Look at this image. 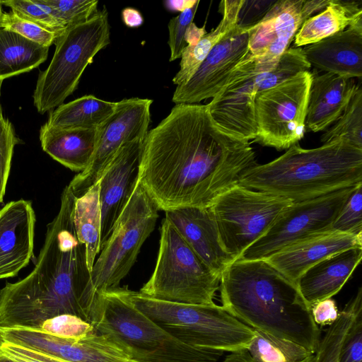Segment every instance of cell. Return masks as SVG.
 Here are the masks:
<instances>
[{"mask_svg":"<svg viewBox=\"0 0 362 362\" xmlns=\"http://www.w3.org/2000/svg\"><path fill=\"white\" fill-rule=\"evenodd\" d=\"M256 164L250 142L220 132L206 105L177 104L144 139L139 182L159 210L208 208Z\"/></svg>","mask_w":362,"mask_h":362,"instance_id":"cell-1","label":"cell"},{"mask_svg":"<svg viewBox=\"0 0 362 362\" xmlns=\"http://www.w3.org/2000/svg\"><path fill=\"white\" fill-rule=\"evenodd\" d=\"M74 199L66 186L34 269L0 290L1 329L37 330L45 320L64 314L90 323L95 296L86 247L74 226Z\"/></svg>","mask_w":362,"mask_h":362,"instance_id":"cell-2","label":"cell"},{"mask_svg":"<svg viewBox=\"0 0 362 362\" xmlns=\"http://www.w3.org/2000/svg\"><path fill=\"white\" fill-rule=\"evenodd\" d=\"M222 306L253 329L315 354L320 329L297 286L264 259H237L221 272Z\"/></svg>","mask_w":362,"mask_h":362,"instance_id":"cell-3","label":"cell"},{"mask_svg":"<svg viewBox=\"0 0 362 362\" xmlns=\"http://www.w3.org/2000/svg\"><path fill=\"white\" fill-rule=\"evenodd\" d=\"M238 183L293 202L312 199L361 184L362 150L344 139L310 149L296 144L276 159L247 170Z\"/></svg>","mask_w":362,"mask_h":362,"instance_id":"cell-4","label":"cell"},{"mask_svg":"<svg viewBox=\"0 0 362 362\" xmlns=\"http://www.w3.org/2000/svg\"><path fill=\"white\" fill-rule=\"evenodd\" d=\"M90 324L132 354L138 362H218L223 352L197 349L175 339L136 308L125 288L98 295Z\"/></svg>","mask_w":362,"mask_h":362,"instance_id":"cell-5","label":"cell"},{"mask_svg":"<svg viewBox=\"0 0 362 362\" xmlns=\"http://www.w3.org/2000/svg\"><path fill=\"white\" fill-rule=\"evenodd\" d=\"M134 306L180 342L192 347L235 352L247 349L255 330L222 305L158 300L125 288Z\"/></svg>","mask_w":362,"mask_h":362,"instance_id":"cell-6","label":"cell"},{"mask_svg":"<svg viewBox=\"0 0 362 362\" xmlns=\"http://www.w3.org/2000/svg\"><path fill=\"white\" fill-rule=\"evenodd\" d=\"M110 28L104 7L88 21L67 28L57 37L51 62L40 72L34 90L33 103L40 114L63 104L76 90L85 69L110 43Z\"/></svg>","mask_w":362,"mask_h":362,"instance_id":"cell-7","label":"cell"},{"mask_svg":"<svg viewBox=\"0 0 362 362\" xmlns=\"http://www.w3.org/2000/svg\"><path fill=\"white\" fill-rule=\"evenodd\" d=\"M220 277L165 218L153 272L139 292L150 298L174 303L213 304Z\"/></svg>","mask_w":362,"mask_h":362,"instance_id":"cell-8","label":"cell"},{"mask_svg":"<svg viewBox=\"0 0 362 362\" xmlns=\"http://www.w3.org/2000/svg\"><path fill=\"white\" fill-rule=\"evenodd\" d=\"M158 211L139 182L93 266L91 281L95 300L100 293L118 288L128 274L155 228Z\"/></svg>","mask_w":362,"mask_h":362,"instance_id":"cell-9","label":"cell"},{"mask_svg":"<svg viewBox=\"0 0 362 362\" xmlns=\"http://www.w3.org/2000/svg\"><path fill=\"white\" fill-rule=\"evenodd\" d=\"M292 202L237 183L217 197L209 209L220 241L234 262L264 235Z\"/></svg>","mask_w":362,"mask_h":362,"instance_id":"cell-10","label":"cell"},{"mask_svg":"<svg viewBox=\"0 0 362 362\" xmlns=\"http://www.w3.org/2000/svg\"><path fill=\"white\" fill-rule=\"evenodd\" d=\"M311 81V72L302 71L256 94L255 142L279 151L298 143L306 130Z\"/></svg>","mask_w":362,"mask_h":362,"instance_id":"cell-11","label":"cell"},{"mask_svg":"<svg viewBox=\"0 0 362 362\" xmlns=\"http://www.w3.org/2000/svg\"><path fill=\"white\" fill-rule=\"evenodd\" d=\"M355 187L312 199L292 202L264 235L247 248L238 259H264L294 242L330 230L334 218Z\"/></svg>","mask_w":362,"mask_h":362,"instance_id":"cell-12","label":"cell"},{"mask_svg":"<svg viewBox=\"0 0 362 362\" xmlns=\"http://www.w3.org/2000/svg\"><path fill=\"white\" fill-rule=\"evenodd\" d=\"M153 100L132 98L116 102L113 113L98 127V139L90 163L67 185L80 197L100 179L107 165L126 144L144 139L151 121Z\"/></svg>","mask_w":362,"mask_h":362,"instance_id":"cell-13","label":"cell"},{"mask_svg":"<svg viewBox=\"0 0 362 362\" xmlns=\"http://www.w3.org/2000/svg\"><path fill=\"white\" fill-rule=\"evenodd\" d=\"M330 0H278L264 18L248 29V52L265 72L277 65L303 23Z\"/></svg>","mask_w":362,"mask_h":362,"instance_id":"cell-14","label":"cell"},{"mask_svg":"<svg viewBox=\"0 0 362 362\" xmlns=\"http://www.w3.org/2000/svg\"><path fill=\"white\" fill-rule=\"evenodd\" d=\"M259 74L247 53L225 86L206 105L213 122L222 133L243 141L255 139V98Z\"/></svg>","mask_w":362,"mask_h":362,"instance_id":"cell-15","label":"cell"},{"mask_svg":"<svg viewBox=\"0 0 362 362\" xmlns=\"http://www.w3.org/2000/svg\"><path fill=\"white\" fill-rule=\"evenodd\" d=\"M248 29L238 24L211 49L192 78L177 86L173 102L197 104L213 98L225 86L238 63L248 52Z\"/></svg>","mask_w":362,"mask_h":362,"instance_id":"cell-16","label":"cell"},{"mask_svg":"<svg viewBox=\"0 0 362 362\" xmlns=\"http://www.w3.org/2000/svg\"><path fill=\"white\" fill-rule=\"evenodd\" d=\"M5 341L28 347L66 362H138L111 337L91 333L81 339H66L40 331L2 329Z\"/></svg>","mask_w":362,"mask_h":362,"instance_id":"cell-17","label":"cell"},{"mask_svg":"<svg viewBox=\"0 0 362 362\" xmlns=\"http://www.w3.org/2000/svg\"><path fill=\"white\" fill-rule=\"evenodd\" d=\"M144 141L137 139L124 145L107 165L99 180L100 250L139 182Z\"/></svg>","mask_w":362,"mask_h":362,"instance_id":"cell-18","label":"cell"},{"mask_svg":"<svg viewBox=\"0 0 362 362\" xmlns=\"http://www.w3.org/2000/svg\"><path fill=\"white\" fill-rule=\"evenodd\" d=\"M355 247L362 248V235L330 229L294 242L264 260L296 285L303 274L315 264Z\"/></svg>","mask_w":362,"mask_h":362,"instance_id":"cell-19","label":"cell"},{"mask_svg":"<svg viewBox=\"0 0 362 362\" xmlns=\"http://www.w3.org/2000/svg\"><path fill=\"white\" fill-rule=\"evenodd\" d=\"M35 214L32 202L18 199L0 209V279L13 277L33 255Z\"/></svg>","mask_w":362,"mask_h":362,"instance_id":"cell-20","label":"cell"},{"mask_svg":"<svg viewBox=\"0 0 362 362\" xmlns=\"http://www.w3.org/2000/svg\"><path fill=\"white\" fill-rule=\"evenodd\" d=\"M198 257L221 276L233 262L224 250L208 208L187 207L165 211V217Z\"/></svg>","mask_w":362,"mask_h":362,"instance_id":"cell-21","label":"cell"},{"mask_svg":"<svg viewBox=\"0 0 362 362\" xmlns=\"http://www.w3.org/2000/svg\"><path fill=\"white\" fill-rule=\"evenodd\" d=\"M315 69L343 77L362 76V20L344 30L302 47Z\"/></svg>","mask_w":362,"mask_h":362,"instance_id":"cell-22","label":"cell"},{"mask_svg":"<svg viewBox=\"0 0 362 362\" xmlns=\"http://www.w3.org/2000/svg\"><path fill=\"white\" fill-rule=\"evenodd\" d=\"M305 117V129L325 131L344 112L358 84L355 78L337 74H317L314 69Z\"/></svg>","mask_w":362,"mask_h":362,"instance_id":"cell-23","label":"cell"},{"mask_svg":"<svg viewBox=\"0 0 362 362\" xmlns=\"http://www.w3.org/2000/svg\"><path fill=\"white\" fill-rule=\"evenodd\" d=\"M361 259L362 248H351L329 257L305 271L296 286L309 308L336 295Z\"/></svg>","mask_w":362,"mask_h":362,"instance_id":"cell-24","label":"cell"},{"mask_svg":"<svg viewBox=\"0 0 362 362\" xmlns=\"http://www.w3.org/2000/svg\"><path fill=\"white\" fill-rule=\"evenodd\" d=\"M98 127L59 129L48 127L45 123L40 130L41 147L54 160L73 171L81 173L88 167L92 160L97 144Z\"/></svg>","mask_w":362,"mask_h":362,"instance_id":"cell-25","label":"cell"},{"mask_svg":"<svg viewBox=\"0 0 362 362\" xmlns=\"http://www.w3.org/2000/svg\"><path fill=\"white\" fill-rule=\"evenodd\" d=\"M362 20V8L356 1L330 0L319 13L308 18L294 37V47H302L341 32Z\"/></svg>","mask_w":362,"mask_h":362,"instance_id":"cell-26","label":"cell"},{"mask_svg":"<svg viewBox=\"0 0 362 362\" xmlns=\"http://www.w3.org/2000/svg\"><path fill=\"white\" fill-rule=\"evenodd\" d=\"M243 0H224L220 2L222 18L218 25L206 33L194 45H187L181 55L180 69L173 78L175 85L186 83L197 71L213 47L238 24Z\"/></svg>","mask_w":362,"mask_h":362,"instance_id":"cell-27","label":"cell"},{"mask_svg":"<svg viewBox=\"0 0 362 362\" xmlns=\"http://www.w3.org/2000/svg\"><path fill=\"white\" fill-rule=\"evenodd\" d=\"M49 47L0 28V81L30 71L47 58Z\"/></svg>","mask_w":362,"mask_h":362,"instance_id":"cell-28","label":"cell"},{"mask_svg":"<svg viewBox=\"0 0 362 362\" xmlns=\"http://www.w3.org/2000/svg\"><path fill=\"white\" fill-rule=\"evenodd\" d=\"M115 107L116 103L83 95L50 112L45 124L59 129L96 128L113 113Z\"/></svg>","mask_w":362,"mask_h":362,"instance_id":"cell-29","label":"cell"},{"mask_svg":"<svg viewBox=\"0 0 362 362\" xmlns=\"http://www.w3.org/2000/svg\"><path fill=\"white\" fill-rule=\"evenodd\" d=\"M72 216L78 239L85 245L88 265L91 272L95 257L100 252L101 211L99 181L83 195L75 197Z\"/></svg>","mask_w":362,"mask_h":362,"instance_id":"cell-30","label":"cell"},{"mask_svg":"<svg viewBox=\"0 0 362 362\" xmlns=\"http://www.w3.org/2000/svg\"><path fill=\"white\" fill-rule=\"evenodd\" d=\"M254 330L247 349L256 362H302L314 354L293 341Z\"/></svg>","mask_w":362,"mask_h":362,"instance_id":"cell-31","label":"cell"},{"mask_svg":"<svg viewBox=\"0 0 362 362\" xmlns=\"http://www.w3.org/2000/svg\"><path fill=\"white\" fill-rule=\"evenodd\" d=\"M362 308V288L339 311L337 320L329 325L314 354L313 362H337L341 346L356 313Z\"/></svg>","mask_w":362,"mask_h":362,"instance_id":"cell-32","label":"cell"},{"mask_svg":"<svg viewBox=\"0 0 362 362\" xmlns=\"http://www.w3.org/2000/svg\"><path fill=\"white\" fill-rule=\"evenodd\" d=\"M344 139L362 150V89L358 86L344 112L321 136L323 144Z\"/></svg>","mask_w":362,"mask_h":362,"instance_id":"cell-33","label":"cell"},{"mask_svg":"<svg viewBox=\"0 0 362 362\" xmlns=\"http://www.w3.org/2000/svg\"><path fill=\"white\" fill-rule=\"evenodd\" d=\"M1 3L20 17L35 23L58 36L66 29L61 21L50 13L47 6L40 0H8L1 1Z\"/></svg>","mask_w":362,"mask_h":362,"instance_id":"cell-34","label":"cell"},{"mask_svg":"<svg viewBox=\"0 0 362 362\" xmlns=\"http://www.w3.org/2000/svg\"><path fill=\"white\" fill-rule=\"evenodd\" d=\"M67 28L83 23L98 11L96 0H41Z\"/></svg>","mask_w":362,"mask_h":362,"instance_id":"cell-35","label":"cell"},{"mask_svg":"<svg viewBox=\"0 0 362 362\" xmlns=\"http://www.w3.org/2000/svg\"><path fill=\"white\" fill-rule=\"evenodd\" d=\"M66 339H81L95 332L93 326L73 315L64 314L45 320L37 329Z\"/></svg>","mask_w":362,"mask_h":362,"instance_id":"cell-36","label":"cell"},{"mask_svg":"<svg viewBox=\"0 0 362 362\" xmlns=\"http://www.w3.org/2000/svg\"><path fill=\"white\" fill-rule=\"evenodd\" d=\"M362 183L356 185L334 218L331 228L342 233L362 235Z\"/></svg>","mask_w":362,"mask_h":362,"instance_id":"cell-37","label":"cell"},{"mask_svg":"<svg viewBox=\"0 0 362 362\" xmlns=\"http://www.w3.org/2000/svg\"><path fill=\"white\" fill-rule=\"evenodd\" d=\"M1 28L19 34L40 45L49 47L58 35L39 25L23 18L11 11L5 13Z\"/></svg>","mask_w":362,"mask_h":362,"instance_id":"cell-38","label":"cell"},{"mask_svg":"<svg viewBox=\"0 0 362 362\" xmlns=\"http://www.w3.org/2000/svg\"><path fill=\"white\" fill-rule=\"evenodd\" d=\"M20 142L7 119H0V203L6 192L14 147Z\"/></svg>","mask_w":362,"mask_h":362,"instance_id":"cell-39","label":"cell"},{"mask_svg":"<svg viewBox=\"0 0 362 362\" xmlns=\"http://www.w3.org/2000/svg\"><path fill=\"white\" fill-rule=\"evenodd\" d=\"M199 4V1L197 0L194 6L181 12L169 21L168 25L169 30L168 44L170 49V62L180 58L184 49L187 47V44L185 39V35L192 23Z\"/></svg>","mask_w":362,"mask_h":362,"instance_id":"cell-40","label":"cell"},{"mask_svg":"<svg viewBox=\"0 0 362 362\" xmlns=\"http://www.w3.org/2000/svg\"><path fill=\"white\" fill-rule=\"evenodd\" d=\"M337 362H362V308L356 313L345 336Z\"/></svg>","mask_w":362,"mask_h":362,"instance_id":"cell-41","label":"cell"},{"mask_svg":"<svg viewBox=\"0 0 362 362\" xmlns=\"http://www.w3.org/2000/svg\"><path fill=\"white\" fill-rule=\"evenodd\" d=\"M0 354L12 362H66L47 354L5 340L0 346Z\"/></svg>","mask_w":362,"mask_h":362,"instance_id":"cell-42","label":"cell"},{"mask_svg":"<svg viewBox=\"0 0 362 362\" xmlns=\"http://www.w3.org/2000/svg\"><path fill=\"white\" fill-rule=\"evenodd\" d=\"M275 1L243 0L238 17V25L250 28L256 25L264 18Z\"/></svg>","mask_w":362,"mask_h":362,"instance_id":"cell-43","label":"cell"},{"mask_svg":"<svg viewBox=\"0 0 362 362\" xmlns=\"http://www.w3.org/2000/svg\"><path fill=\"white\" fill-rule=\"evenodd\" d=\"M310 310L314 322L320 326L331 325L337 320L339 313L336 302L332 298L317 302Z\"/></svg>","mask_w":362,"mask_h":362,"instance_id":"cell-44","label":"cell"},{"mask_svg":"<svg viewBox=\"0 0 362 362\" xmlns=\"http://www.w3.org/2000/svg\"><path fill=\"white\" fill-rule=\"evenodd\" d=\"M122 18L124 23L129 28H137L144 23V18L141 13L131 7H127L122 10Z\"/></svg>","mask_w":362,"mask_h":362,"instance_id":"cell-45","label":"cell"},{"mask_svg":"<svg viewBox=\"0 0 362 362\" xmlns=\"http://www.w3.org/2000/svg\"><path fill=\"white\" fill-rule=\"evenodd\" d=\"M314 354L309 356L302 362H313ZM222 362H256L250 355L247 349L231 352L226 356Z\"/></svg>","mask_w":362,"mask_h":362,"instance_id":"cell-46","label":"cell"},{"mask_svg":"<svg viewBox=\"0 0 362 362\" xmlns=\"http://www.w3.org/2000/svg\"><path fill=\"white\" fill-rule=\"evenodd\" d=\"M197 0H170L165 1L164 6L168 11L180 13L192 7Z\"/></svg>","mask_w":362,"mask_h":362,"instance_id":"cell-47","label":"cell"},{"mask_svg":"<svg viewBox=\"0 0 362 362\" xmlns=\"http://www.w3.org/2000/svg\"><path fill=\"white\" fill-rule=\"evenodd\" d=\"M206 33L204 28H198L192 23L186 33L185 42L187 45H194Z\"/></svg>","mask_w":362,"mask_h":362,"instance_id":"cell-48","label":"cell"},{"mask_svg":"<svg viewBox=\"0 0 362 362\" xmlns=\"http://www.w3.org/2000/svg\"><path fill=\"white\" fill-rule=\"evenodd\" d=\"M2 3H1V1H0V28H1V23H2V21H3V18H4V12L3 11V9H2Z\"/></svg>","mask_w":362,"mask_h":362,"instance_id":"cell-49","label":"cell"},{"mask_svg":"<svg viewBox=\"0 0 362 362\" xmlns=\"http://www.w3.org/2000/svg\"><path fill=\"white\" fill-rule=\"evenodd\" d=\"M2 83H3V81H0V98H1V89ZM2 118H4V117H3V115H2V108H1V101H0V119H2Z\"/></svg>","mask_w":362,"mask_h":362,"instance_id":"cell-50","label":"cell"},{"mask_svg":"<svg viewBox=\"0 0 362 362\" xmlns=\"http://www.w3.org/2000/svg\"><path fill=\"white\" fill-rule=\"evenodd\" d=\"M0 362H12L0 354Z\"/></svg>","mask_w":362,"mask_h":362,"instance_id":"cell-51","label":"cell"},{"mask_svg":"<svg viewBox=\"0 0 362 362\" xmlns=\"http://www.w3.org/2000/svg\"><path fill=\"white\" fill-rule=\"evenodd\" d=\"M4 337H3L2 331L0 329V346L4 342Z\"/></svg>","mask_w":362,"mask_h":362,"instance_id":"cell-52","label":"cell"}]
</instances>
